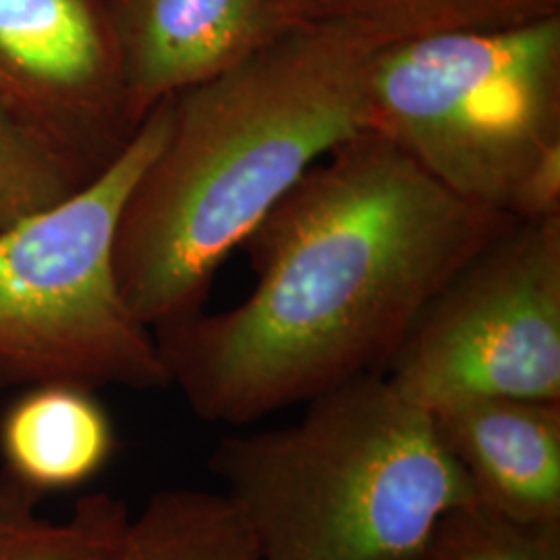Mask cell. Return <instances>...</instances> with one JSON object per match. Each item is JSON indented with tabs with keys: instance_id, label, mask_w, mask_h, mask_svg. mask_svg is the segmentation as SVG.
Segmentation results:
<instances>
[{
	"instance_id": "6da1fadb",
	"label": "cell",
	"mask_w": 560,
	"mask_h": 560,
	"mask_svg": "<svg viewBox=\"0 0 560 560\" xmlns=\"http://www.w3.org/2000/svg\"><path fill=\"white\" fill-rule=\"evenodd\" d=\"M513 219L463 200L365 131L314 164L245 240L240 305L154 330L201 420L249 423L368 374Z\"/></svg>"
},
{
	"instance_id": "7a4b0ae2",
	"label": "cell",
	"mask_w": 560,
	"mask_h": 560,
	"mask_svg": "<svg viewBox=\"0 0 560 560\" xmlns=\"http://www.w3.org/2000/svg\"><path fill=\"white\" fill-rule=\"evenodd\" d=\"M376 48L298 23L171 96V122L120 214L115 272L152 332L201 312L217 270L298 180L368 131Z\"/></svg>"
},
{
	"instance_id": "3957f363",
	"label": "cell",
	"mask_w": 560,
	"mask_h": 560,
	"mask_svg": "<svg viewBox=\"0 0 560 560\" xmlns=\"http://www.w3.org/2000/svg\"><path fill=\"white\" fill-rule=\"evenodd\" d=\"M208 467L260 560H421L439 521L476 501L432 413L384 374L307 400L287 428L222 439Z\"/></svg>"
},
{
	"instance_id": "277c9868",
	"label": "cell",
	"mask_w": 560,
	"mask_h": 560,
	"mask_svg": "<svg viewBox=\"0 0 560 560\" xmlns=\"http://www.w3.org/2000/svg\"><path fill=\"white\" fill-rule=\"evenodd\" d=\"M368 131L455 196L511 217L523 180L560 148V15L376 48Z\"/></svg>"
},
{
	"instance_id": "5b68a950",
	"label": "cell",
	"mask_w": 560,
	"mask_h": 560,
	"mask_svg": "<svg viewBox=\"0 0 560 560\" xmlns=\"http://www.w3.org/2000/svg\"><path fill=\"white\" fill-rule=\"evenodd\" d=\"M168 122L171 96L80 191L0 233V386H168L154 332L122 300L115 272L125 201Z\"/></svg>"
},
{
	"instance_id": "8992f818",
	"label": "cell",
	"mask_w": 560,
	"mask_h": 560,
	"mask_svg": "<svg viewBox=\"0 0 560 560\" xmlns=\"http://www.w3.org/2000/svg\"><path fill=\"white\" fill-rule=\"evenodd\" d=\"M384 376L425 411L560 402V217L515 221L425 305Z\"/></svg>"
},
{
	"instance_id": "52a82bcc",
	"label": "cell",
	"mask_w": 560,
	"mask_h": 560,
	"mask_svg": "<svg viewBox=\"0 0 560 560\" xmlns=\"http://www.w3.org/2000/svg\"><path fill=\"white\" fill-rule=\"evenodd\" d=\"M0 98L102 171L140 122L104 0H0Z\"/></svg>"
},
{
	"instance_id": "ba28073f",
	"label": "cell",
	"mask_w": 560,
	"mask_h": 560,
	"mask_svg": "<svg viewBox=\"0 0 560 560\" xmlns=\"http://www.w3.org/2000/svg\"><path fill=\"white\" fill-rule=\"evenodd\" d=\"M129 115L235 67L298 25L289 0H104Z\"/></svg>"
},
{
	"instance_id": "9c48e42d",
	"label": "cell",
	"mask_w": 560,
	"mask_h": 560,
	"mask_svg": "<svg viewBox=\"0 0 560 560\" xmlns=\"http://www.w3.org/2000/svg\"><path fill=\"white\" fill-rule=\"evenodd\" d=\"M430 413L476 501L517 523L560 525V402L481 397Z\"/></svg>"
},
{
	"instance_id": "30bf717a",
	"label": "cell",
	"mask_w": 560,
	"mask_h": 560,
	"mask_svg": "<svg viewBox=\"0 0 560 560\" xmlns=\"http://www.w3.org/2000/svg\"><path fill=\"white\" fill-rule=\"evenodd\" d=\"M115 448V432L92 388L30 386L0 421L4 471L42 494L94 478Z\"/></svg>"
},
{
	"instance_id": "8fae6325",
	"label": "cell",
	"mask_w": 560,
	"mask_h": 560,
	"mask_svg": "<svg viewBox=\"0 0 560 560\" xmlns=\"http://www.w3.org/2000/svg\"><path fill=\"white\" fill-rule=\"evenodd\" d=\"M298 23L340 27L372 48L423 36L517 27L560 15V0H289Z\"/></svg>"
},
{
	"instance_id": "7c38bea8",
	"label": "cell",
	"mask_w": 560,
	"mask_h": 560,
	"mask_svg": "<svg viewBox=\"0 0 560 560\" xmlns=\"http://www.w3.org/2000/svg\"><path fill=\"white\" fill-rule=\"evenodd\" d=\"M101 560H260L224 492L164 490L127 517Z\"/></svg>"
},
{
	"instance_id": "4fadbf2b",
	"label": "cell",
	"mask_w": 560,
	"mask_h": 560,
	"mask_svg": "<svg viewBox=\"0 0 560 560\" xmlns=\"http://www.w3.org/2000/svg\"><path fill=\"white\" fill-rule=\"evenodd\" d=\"M42 492L0 469V560H101L129 517L108 492L81 497L69 520L38 513Z\"/></svg>"
},
{
	"instance_id": "5bb4252c",
	"label": "cell",
	"mask_w": 560,
	"mask_h": 560,
	"mask_svg": "<svg viewBox=\"0 0 560 560\" xmlns=\"http://www.w3.org/2000/svg\"><path fill=\"white\" fill-rule=\"evenodd\" d=\"M98 173L0 98V233L57 208Z\"/></svg>"
},
{
	"instance_id": "9a60e30c",
	"label": "cell",
	"mask_w": 560,
	"mask_h": 560,
	"mask_svg": "<svg viewBox=\"0 0 560 560\" xmlns=\"http://www.w3.org/2000/svg\"><path fill=\"white\" fill-rule=\"evenodd\" d=\"M421 560H560V525L517 523L467 502L439 521Z\"/></svg>"
}]
</instances>
